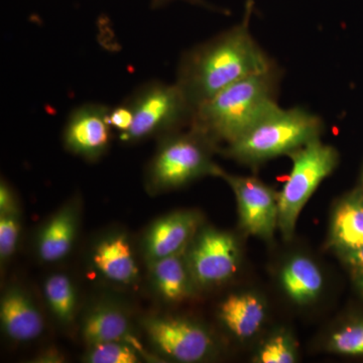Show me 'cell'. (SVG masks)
<instances>
[{
	"label": "cell",
	"instance_id": "cell-9",
	"mask_svg": "<svg viewBox=\"0 0 363 363\" xmlns=\"http://www.w3.org/2000/svg\"><path fill=\"white\" fill-rule=\"evenodd\" d=\"M143 327L157 350L177 362H201L213 348L208 332L188 320L150 317L143 322Z\"/></svg>",
	"mask_w": 363,
	"mask_h": 363
},
{
	"label": "cell",
	"instance_id": "cell-29",
	"mask_svg": "<svg viewBox=\"0 0 363 363\" xmlns=\"http://www.w3.org/2000/svg\"><path fill=\"white\" fill-rule=\"evenodd\" d=\"M355 284L363 295V271L354 272Z\"/></svg>",
	"mask_w": 363,
	"mask_h": 363
},
{
	"label": "cell",
	"instance_id": "cell-15",
	"mask_svg": "<svg viewBox=\"0 0 363 363\" xmlns=\"http://www.w3.org/2000/svg\"><path fill=\"white\" fill-rule=\"evenodd\" d=\"M93 262L104 277L116 283L128 285L138 279V264L124 235L111 236L100 241L93 253Z\"/></svg>",
	"mask_w": 363,
	"mask_h": 363
},
{
	"label": "cell",
	"instance_id": "cell-18",
	"mask_svg": "<svg viewBox=\"0 0 363 363\" xmlns=\"http://www.w3.org/2000/svg\"><path fill=\"white\" fill-rule=\"evenodd\" d=\"M281 284L286 295L297 304H308L321 293L323 276L313 260L295 257L281 271Z\"/></svg>",
	"mask_w": 363,
	"mask_h": 363
},
{
	"label": "cell",
	"instance_id": "cell-23",
	"mask_svg": "<svg viewBox=\"0 0 363 363\" xmlns=\"http://www.w3.org/2000/svg\"><path fill=\"white\" fill-rule=\"evenodd\" d=\"M297 362V350L292 338L286 334L272 336L262 345L257 357L259 363H294Z\"/></svg>",
	"mask_w": 363,
	"mask_h": 363
},
{
	"label": "cell",
	"instance_id": "cell-16",
	"mask_svg": "<svg viewBox=\"0 0 363 363\" xmlns=\"http://www.w3.org/2000/svg\"><path fill=\"white\" fill-rule=\"evenodd\" d=\"M219 316L234 335L250 338L262 328L266 319V307L255 294H236L222 302Z\"/></svg>",
	"mask_w": 363,
	"mask_h": 363
},
{
	"label": "cell",
	"instance_id": "cell-5",
	"mask_svg": "<svg viewBox=\"0 0 363 363\" xmlns=\"http://www.w3.org/2000/svg\"><path fill=\"white\" fill-rule=\"evenodd\" d=\"M133 112L130 130L119 135L124 143H136L166 135L190 123L194 109L177 83L150 81L124 100Z\"/></svg>",
	"mask_w": 363,
	"mask_h": 363
},
{
	"label": "cell",
	"instance_id": "cell-2",
	"mask_svg": "<svg viewBox=\"0 0 363 363\" xmlns=\"http://www.w3.org/2000/svg\"><path fill=\"white\" fill-rule=\"evenodd\" d=\"M279 68L274 66L228 86L195 108L191 128L215 143H233L279 108Z\"/></svg>",
	"mask_w": 363,
	"mask_h": 363
},
{
	"label": "cell",
	"instance_id": "cell-26",
	"mask_svg": "<svg viewBox=\"0 0 363 363\" xmlns=\"http://www.w3.org/2000/svg\"><path fill=\"white\" fill-rule=\"evenodd\" d=\"M14 210L18 209L16 207L13 192L6 183L2 181L0 185V212L14 211Z\"/></svg>",
	"mask_w": 363,
	"mask_h": 363
},
{
	"label": "cell",
	"instance_id": "cell-1",
	"mask_svg": "<svg viewBox=\"0 0 363 363\" xmlns=\"http://www.w3.org/2000/svg\"><path fill=\"white\" fill-rule=\"evenodd\" d=\"M252 9V0H248L240 25L196 45L182 57L176 83L194 111L228 86L274 68V62L250 32Z\"/></svg>",
	"mask_w": 363,
	"mask_h": 363
},
{
	"label": "cell",
	"instance_id": "cell-4",
	"mask_svg": "<svg viewBox=\"0 0 363 363\" xmlns=\"http://www.w3.org/2000/svg\"><path fill=\"white\" fill-rule=\"evenodd\" d=\"M215 145L201 131L164 135L147 169V184L155 191L181 187L199 177L216 175L218 166L211 161Z\"/></svg>",
	"mask_w": 363,
	"mask_h": 363
},
{
	"label": "cell",
	"instance_id": "cell-11",
	"mask_svg": "<svg viewBox=\"0 0 363 363\" xmlns=\"http://www.w3.org/2000/svg\"><path fill=\"white\" fill-rule=\"evenodd\" d=\"M199 223V215L191 211L175 212L155 222L145 240V253L149 262L186 250Z\"/></svg>",
	"mask_w": 363,
	"mask_h": 363
},
{
	"label": "cell",
	"instance_id": "cell-8",
	"mask_svg": "<svg viewBox=\"0 0 363 363\" xmlns=\"http://www.w3.org/2000/svg\"><path fill=\"white\" fill-rule=\"evenodd\" d=\"M187 260L196 285H214L233 276L240 262V248L230 233L204 229L187 252Z\"/></svg>",
	"mask_w": 363,
	"mask_h": 363
},
{
	"label": "cell",
	"instance_id": "cell-28",
	"mask_svg": "<svg viewBox=\"0 0 363 363\" xmlns=\"http://www.w3.org/2000/svg\"><path fill=\"white\" fill-rule=\"evenodd\" d=\"M169 1H172V0H152V6L154 9H156V7L164 6V4H168ZM188 1L192 2V4H205L202 0H188Z\"/></svg>",
	"mask_w": 363,
	"mask_h": 363
},
{
	"label": "cell",
	"instance_id": "cell-20",
	"mask_svg": "<svg viewBox=\"0 0 363 363\" xmlns=\"http://www.w3.org/2000/svg\"><path fill=\"white\" fill-rule=\"evenodd\" d=\"M45 296L55 316L63 323H71L75 317L77 298L71 279L65 274H52L45 284Z\"/></svg>",
	"mask_w": 363,
	"mask_h": 363
},
{
	"label": "cell",
	"instance_id": "cell-7",
	"mask_svg": "<svg viewBox=\"0 0 363 363\" xmlns=\"http://www.w3.org/2000/svg\"><path fill=\"white\" fill-rule=\"evenodd\" d=\"M215 176L233 189L242 228L250 235L272 240L278 228L279 195L255 177L230 175L219 167Z\"/></svg>",
	"mask_w": 363,
	"mask_h": 363
},
{
	"label": "cell",
	"instance_id": "cell-3",
	"mask_svg": "<svg viewBox=\"0 0 363 363\" xmlns=\"http://www.w3.org/2000/svg\"><path fill=\"white\" fill-rule=\"evenodd\" d=\"M323 128L321 118L306 109L279 107L228 143L225 154L238 162L255 167L274 157L291 156L307 143L320 138Z\"/></svg>",
	"mask_w": 363,
	"mask_h": 363
},
{
	"label": "cell",
	"instance_id": "cell-22",
	"mask_svg": "<svg viewBox=\"0 0 363 363\" xmlns=\"http://www.w3.org/2000/svg\"><path fill=\"white\" fill-rule=\"evenodd\" d=\"M328 348L338 354L363 355V319L350 322L334 332L329 339Z\"/></svg>",
	"mask_w": 363,
	"mask_h": 363
},
{
	"label": "cell",
	"instance_id": "cell-30",
	"mask_svg": "<svg viewBox=\"0 0 363 363\" xmlns=\"http://www.w3.org/2000/svg\"><path fill=\"white\" fill-rule=\"evenodd\" d=\"M362 189L363 191V172H362Z\"/></svg>",
	"mask_w": 363,
	"mask_h": 363
},
{
	"label": "cell",
	"instance_id": "cell-21",
	"mask_svg": "<svg viewBox=\"0 0 363 363\" xmlns=\"http://www.w3.org/2000/svg\"><path fill=\"white\" fill-rule=\"evenodd\" d=\"M136 346L125 341L90 345L85 362L89 363H136L140 362Z\"/></svg>",
	"mask_w": 363,
	"mask_h": 363
},
{
	"label": "cell",
	"instance_id": "cell-17",
	"mask_svg": "<svg viewBox=\"0 0 363 363\" xmlns=\"http://www.w3.org/2000/svg\"><path fill=\"white\" fill-rule=\"evenodd\" d=\"M77 223L74 207L66 206L54 215L40 233L38 253L40 259L55 262L68 255L77 233Z\"/></svg>",
	"mask_w": 363,
	"mask_h": 363
},
{
	"label": "cell",
	"instance_id": "cell-6",
	"mask_svg": "<svg viewBox=\"0 0 363 363\" xmlns=\"http://www.w3.org/2000/svg\"><path fill=\"white\" fill-rule=\"evenodd\" d=\"M293 166L279 194L278 228L286 240H291L303 208L315 191L338 166L339 154L320 138L307 143L290 156Z\"/></svg>",
	"mask_w": 363,
	"mask_h": 363
},
{
	"label": "cell",
	"instance_id": "cell-12",
	"mask_svg": "<svg viewBox=\"0 0 363 363\" xmlns=\"http://www.w3.org/2000/svg\"><path fill=\"white\" fill-rule=\"evenodd\" d=\"M2 329L20 342L39 337L44 330L42 315L30 297L18 288H11L0 303Z\"/></svg>",
	"mask_w": 363,
	"mask_h": 363
},
{
	"label": "cell",
	"instance_id": "cell-25",
	"mask_svg": "<svg viewBox=\"0 0 363 363\" xmlns=\"http://www.w3.org/2000/svg\"><path fill=\"white\" fill-rule=\"evenodd\" d=\"M133 112L125 102H123L117 106L111 107L108 121L111 128L118 131L121 135L128 133L133 124Z\"/></svg>",
	"mask_w": 363,
	"mask_h": 363
},
{
	"label": "cell",
	"instance_id": "cell-27",
	"mask_svg": "<svg viewBox=\"0 0 363 363\" xmlns=\"http://www.w3.org/2000/svg\"><path fill=\"white\" fill-rule=\"evenodd\" d=\"M344 260L353 272L363 271V247L347 255H343Z\"/></svg>",
	"mask_w": 363,
	"mask_h": 363
},
{
	"label": "cell",
	"instance_id": "cell-13",
	"mask_svg": "<svg viewBox=\"0 0 363 363\" xmlns=\"http://www.w3.org/2000/svg\"><path fill=\"white\" fill-rule=\"evenodd\" d=\"M330 245L340 255L363 247V191L357 189L338 203L332 216Z\"/></svg>",
	"mask_w": 363,
	"mask_h": 363
},
{
	"label": "cell",
	"instance_id": "cell-10",
	"mask_svg": "<svg viewBox=\"0 0 363 363\" xmlns=\"http://www.w3.org/2000/svg\"><path fill=\"white\" fill-rule=\"evenodd\" d=\"M111 107L86 104L74 109L64 128L66 149L88 161H96L108 150L112 130L108 116Z\"/></svg>",
	"mask_w": 363,
	"mask_h": 363
},
{
	"label": "cell",
	"instance_id": "cell-19",
	"mask_svg": "<svg viewBox=\"0 0 363 363\" xmlns=\"http://www.w3.org/2000/svg\"><path fill=\"white\" fill-rule=\"evenodd\" d=\"M83 338L88 345L130 340V325L123 312L113 307L95 308L84 319L82 325ZM135 340V339H133Z\"/></svg>",
	"mask_w": 363,
	"mask_h": 363
},
{
	"label": "cell",
	"instance_id": "cell-14",
	"mask_svg": "<svg viewBox=\"0 0 363 363\" xmlns=\"http://www.w3.org/2000/svg\"><path fill=\"white\" fill-rule=\"evenodd\" d=\"M152 281L164 300L183 302L193 294L196 285L188 266L186 250L150 262Z\"/></svg>",
	"mask_w": 363,
	"mask_h": 363
},
{
	"label": "cell",
	"instance_id": "cell-24",
	"mask_svg": "<svg viewBox=\"0 0 363 363\" xmlns=\"http://www.w3.org/2000/svg\"><path fill=\"white\" fill-rule=\"evenodd\" d=\"M21 222L18 210L0 212V257L2 262L13 255L20 238Z\"/></svg>",
	"mask_w": 363,
	"mask_h": 363
}]
</instances>
